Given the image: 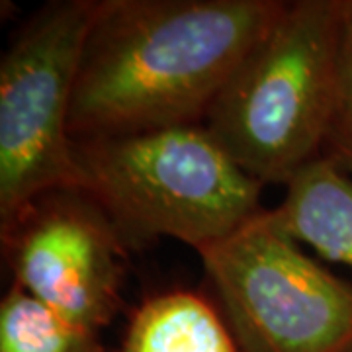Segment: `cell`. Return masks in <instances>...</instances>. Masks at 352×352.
I'll return each mask as SVG.
<instances>
[{
    "instance_id": "obj_1",
    "label": "cell",
    "mask_w": 352,
    "mask_h": 352,
    "mask_svg": "<svg viewBox=\"0 0 352 352\" xmlns=\"http://www.w3.org/2000/svg\"><path fill=\"white\" fill-rule=\"evenodd\" d=\"M284 0H104L76 78L73 141L204 124Z\"/></svg>"
},
{
    "instance_id": "obj_2",
    "label": "cell",
    "mask_w": 352,
    "mask_h": 352,
    "mask_svg": "<svg viewBox=\"0 0 352 352\" xmlns=\"http://www.w3.org/2000/svg\"><path fill=\"white\" fill-rule=\"evenodd\" d=\"M78 190L98 206L126 251L170 237L194 251L264 212L263 184L198 126L73 141Z\"/></svg>"
},
{
    "instance_id": "obj_3",
    "label": "cell",
    "mask_w": 352,
    "mask_h": 352,
    "mask_svg": "<svg viewBox=\"0 0 352 352\" xmlns=\"http://www.w3.org/2000/svg\"><path fill=\"white\" fill-rule=\"evenodd\" d=\"M349 0L286 2L204 120L261 184H288L323 155Z\"/></svg>"
},
{
    "instance_id": "obj_4",
    "label": "cell",
    "mask_w": 352,
    "mask_h": 352,
    "mask_svg": "<svg viewBox=\"0 0 352 352\" xmlns=\"http://www.w3.org/2000/svg\"><path fill=\"white\" fill-rule=\"evenodd\" d=\"M104 0L39 8L0 63V227L53 190H78L69 131L80 59Z\"/></svg>"
},
{
    "instance_id": "obj_5",
    "label": "cell",
    "mask_w": 352,
    "mask_h": 352,
    "mask_svg": "<svg viewBox=\"0 0 352 352\" xmlns=\"http://www.w3.org/2000/svg\"><path fill=\"white\" fill-rule=\"evenodd\" d=\"M196 252L241 352H352V286L309 258L266 210Z\"/></svg>"
},
{
    "instance_id": "obj_6",
    "label": "cell",
    "mask_w": 352,
    "mask_h": 352,
    "mask_svg": "<svg viewBox=\"0 0 352 352\" xmlns=\"http://www.w3.org/2000/svg\"><path fill=\"white\" fill-rule=\"evenodd\" d=\"M0 235L14 286L96 333L118 314L126 249L85 192L41 194Z\"/></svg>"
},
{
    "instance_id": "obj_7",
    "label": "cell",
    "mask_w": 352,
    "mask_h": 352,
    "mask_svg": "<svg viewBox=\"0 0 352 352\" xmlns=\"http://www.w3.org/2000/svg\"><path fill=\"white\" fill-rule=\"evenodd\" d=\"M266 217L317 254L352 268V175L317 157L286 184V198Z\"/></svg>"
},
{
    "instance_id": "obj_8",
    "label": "cell",
    "mask_w": 352,
    "mask_h": 352,
    "mask_svg": "<svg viewBox=\"0 0 352 352\" xmlns=\"http://www.w3.org/2000/svg\"><path fill=\"white\" fill-rule=\"evenodd\" d=\"M120 352H241L214 305L194 292H166L133 314Z\"/></svg>"
},
{
    "instance_id": "obj_9",
    "label": "cell",
    "mask_w": 352,
    "mask_h": 352,
    "mask_svg": "<svg viewBox=\"0 0 352 352\" xmlns=\"http://www.w3.org/2000/svg\"><path fill=\"white\" fill-rule=\"evenodd\" d=\"M0 352H104L100 333L78 327L10 286L0 303Z\"/></svg>"
},
{
    "instance_id": "obj_10",
    "label": "cell",
    "mask_w": 352,
    "mask_h": 352,
    "mask_svg": "<svg viewBox=\"0 0 352 352\" xmlns=\"http://www.w3.org/2000/svg\"><path fill=\"white\" fill-rule=\"evenodd\" d=\"M323 157H329L342 170L352 175V0H349L346 8L337 96L329 122Z\"/></svg>"
}]
</instances>
